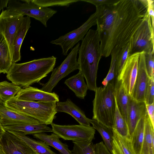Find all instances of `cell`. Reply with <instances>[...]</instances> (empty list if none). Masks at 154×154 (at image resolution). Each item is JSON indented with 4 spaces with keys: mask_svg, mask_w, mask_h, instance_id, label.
Masks as SVG:
<instances>
[{
    "mask_svg": "<svg viewBox=\"0 0 154 154\" xmlns=\"http://www.w3.org/2000/svg\"><path fill=\"white\" fill-rule=\"evenodd\" d=\"M32 135L34 138L54 147L61 154H72L71 151L69 149L68 146L61 141L59 137L53 133L51 134L45 133H40L34 134Z\"/></svg>",
    "mask_w": 154,
    "mask_h": 154,
    "instance_id": "cell-24",
    "label": "cell"
},
{
    "mask_svg": "<svg viewBox=\"0 0 154 154\" xmlns=\"http://www.w3.org/2000/svg\"><path fill=\"white\" fill-rule=\"evenodd\" d=\"M140 53L128 57L119 74L116 77L124 84L128 95L131 96L137 74Z\"/></svg>",
    "mask_w": 154,
    "mask_h": 154,
    "instance_id": "cell-12",
    "label": "cell"
},
{
    "mask_svg": "<svg viewBox=\"0 0 154 154\" xmlns=\"http://www.w3.org/2000/svg\"><path fill=\"white\" fill-rule=\"evenodd\" d=\"M113 137L112 154H134L132 148L130 139L122 136L112 128Z\"/></svg>",
    "mask_w": 154,
    "mask_h": 154,
    "instance_id": "cell-25",
    "label": "cell"
},
{
    "mask_svg": "<svg viewBox=\"0 0 154 154\" xmlns=\"http://www.w3.org/2000/svg\"><path fill=\"white\" fill-rule=\"evenodd\" d=\"M24 17L22 14L7 9L3 11L0 15V35L7 43L12 60L14 36Z\"/></svg>",
    "mask_w": 154,
    "mask_h": 154,
    "instance_id": "cell-11",
    "label": "cell"
},
{
    "mask_svg": "<svg viewBox=\"0 0 154 154\" xmlns=\"http://www.w3.org/2000/svg\"><path fill=\"white\" fill-rule=\"evenodd\" d=\"M80 44L78 42L72 49L66 58L61 64L52 72L50 77L45 83H40L42 86L40 89L44 91L51 93L53 88L62 79L71 72L79 69V66L77 60V56Z\"/></svg>",
    "mask_w": 154,
    "mask_h": 154,
    "instance_id": "cell-7",
    "label": "cell"
},
{
    "mask_svg": "<svg viewBox=\"0 0 154 154\" xmlns=\"http://www.w3.org/2000/svg\"><path fill=\"white\" fill-rule=\"evenodd\" d=\"M72 154H95L94 144L88 141H72Z\"/></svg>",
    "mask_w": 154,
    "mask_h": 154,
    "instance_id": "cell-33",
    "label": "cell"
},
{
    "mask_svg": "<svg viewBox=\"0 0 154 154\" xmlns=\"http://www.w3.org/2000/svg\"><path fill=\"white\" fill-rule=\"evenodd\" d=\"M147 1L148 3L147 12L149 16L151 18L152 26L154 27V1L152 0H147Z\"/></svg>",
    "mask_w": 154,
    "mask_h": 154,
    "instance_id": "cell-40",
    "label": "cell"
},
{
    "mask_svg": "<svg viewBox=\"0 0 154 154\" xmlns=\"http://www.w3.org/2000/svg\"><path fill=\"white\" fill-rule=\"evenodd\" d=\"M0 121L3 126L40 122L32 117L14 111L4 104H0Z\"/></svg>",
    "mask_w": 154,
    "mask_h": 154,
    "instance_id": "cell-17",
    "label": "cell"
},
{
    "mask_svg": "<svg viewBox=\"0 0 154 154\" xmlns=\"http://www.w3.org/2000/svg\"><path fill=\"white\" fill-rule=\"evenodd\" d=\"M147 0H118L96 7L97 29L102 57L129 42L147 13Z\"/></svg>",
    "mask_w": 154,
    "mask_h": 154,
    "instance_id": "cell-1",
    "label": "cell"
},
{
    "mask_svg": "<svg viewBox=\"0 0 154 154\" xmlns=\"http://www.w3.org/2000/svg\"><path fill=\"white\" fill-rule=\"evenodd\" d=\"M0 154H5L1 145H0Z\"/></svg>",
    "mask_w": 154,
    "mask_h": 154,
    "instance_id": "cell-44",
    "label": "cell"
},
{
    "mask_svg": "<svg viewBox=\"0 0 154 154\" xmlns=\"http://www.w3.org/2000/svg\"><path fill=\"white\" fill-rule=\"evenodd\" d=\"M39 6L48 7L50 6H60L68 7L72 4L80 0H32Z\"/></svg>",
    "mask_w": 154,
    "mask_h": 154,
    "instance_id": "cell-34",
    "label": "cell"
},
{
    "mask_svg": "<svg viewBox=\"0 0 154 154\" xmlns=\"http://www.w3.org/2000/svg\"><path fill=\"white\" fill-rule=\"evenodd\" d=\"M64 83L72 91L75 96L80 99H84L88 89L84 80V77L80 71L66 79Z\"/></svg>",
    "mask_w": 154,
    "mask_h": 154,
    "instance_id": "cell-23",
    "label": "cell"
},
{
    "mask_svg": "<svg viewBox=\"0 0 154 154\" xmlns=\"http://www.w3.org/2000/svg\"><path fill=\"white\" fill-rule=\"evenodd\" d=\"M121 48H115L111 52V62L110 68L108 73L102 82L103 86H106L111 81L113 80L117 75V60L119 52Z\"/></svg>",
    "mask_w": 154,
    "mask_h": 154,
    "instance_id": "cell-32",
    "label": "cell"
},
{
    "mask_svg": "<svg viewBox=\"0 0 154 154\" xmlns=\"http://www.w3.org/2000/svg\"><path fill=\"white\" fill-rule=\"evenodd\" d=\"M147 114L144 102H137L129 96L128 109L127 124L128 129V138L130 139L136 126L142 118Z\"/></svg>",
    "mask_w": 154,
    "mask_h": 154,
    "instance_id": "cell-16",
    "label": "cell"
},
{
    "mask_svg": "<svg viewBox=\"0 0 154 154\" xmlns=\"http://www.w3.org/2000/svg\"><path fill=\"white\" fill-rule=\"evenodd\" d=\"M114 95L116 104L121 115L127 120L129 95L122 82L117 77L115 82Z\"/></svg>",
    "mask_w": 154,
    "mask_h": 154,
    "instance_id": "cell-20",
    "label": "cell"
},
{
    "mask_svg": "<svg viewBox=\"0 0 154 154\" xmlns=\"http://www.w3.org/2000/svg\"><path fill=\"white\" fill-rule=\"evenodd\" d=\"M149 77L145 64V53H140L137 74L131 97L139 102H144V95Z\"/></svg>",
    "mask_w": 154,
    "mask_h": 154,
    "instance_id": "cell-13",
    "label": "cell"
},
{
    "mask_svg": "<svg viewBox=\"0 0 154 154\" xmlns=\"http://www.w3.org/2000/svg\"><path fill=\"white\" fill-rule=\"evenodd\" d=\"M95 154H112L102 141L94 144Z\"/></svg>",
    "mask_w": 154,
    "mask_h": 154,
    "instance_id": "cell-39",
    "label": "cell"
},
{
    "mask_svg": "<svg viewBox=\"0 0 154 154\" xmlns=\"http://www.w3.org/2000/svg\"><path fill=\"white\" fill-rule=\"evenodd\" d=\"M144 125L145 116L139 121L130 139L134 154H141L144 136Z\"/></svg>",
    "mask_w": 154,
    "mask_h": 154,
    "instance_id": "cell-27",
    "label": "cell"
},
{
    "mask_svg": "<svg viewBox=\"0 0 154 154\" xmlns=\"http://www.w3.org/2000/svg\"><path fill=\"white\" fill-rule=\"evenodd\" d=\"M21 88L7 81L0 82V95L4 103L14 97Z\"/></svg>",
    "mask_w": 154,
    "mask_h": 154,
    "instance_id": "cell-30",
    "label": "cell"
},
{
    "mask_svg": "<svg viewBox=\"0 0 154 154\" xmlns=\"http://www.w3.org/2000/svg\"><path fill=\"white\" fill-rule=\"evenodd\" d=\"M89 122L92 127L99 133L108 150L112 153L113 137L112 129L109 128L97 120L89 119Z\"/></svg>",
    "mask_w": 154,
    "mask_h": 154,
    "instance_id": "cell-29",
    "label": "cell"
},
{
    "mask_svg": "<svg viewBox=\"0 0 154 154\" xmlns=\"http://www.w3.org/2000/svg\"><path fill=\"white\" fill-rule=\"evenodd\" d=\"M1 145L5 154H36L23 141L7 131Z\"/></svg>",
    "mask_w": 154,
    "mask_h": 154,
    "instance_id": "cell-15",
    "label": "cell"
},
{
    "mask_svg": "<svg viewBox=\"0 0 154 154\" xmlns=\"http://www.w3.org/2000/svg\"><path fill=\"white\" fill-rule=\"evenodd\" d=\"M9 0H0V15L1 11L7 7Z\"/></svg>",
    "mask_w": 154,
    "mask_h": 154,
    "instance_id": "cell-42",
    "label": "cell"
},
{
    "mask_svg": "<svg viewBox=\"0 0 154 154\" xmlns=\"http://www.w3.org/2000/svg\"><path fill=\"white\" fill-rule=\"evenodd\" d=\"M154 27L147 12L129 42V57L143 52L145 53L151 52L154 53Z\"/></svg>",
    "mask_w": 154,
    "mask_h": 154,
    "instance_id": "cell-6",
    "label": "cell"
},
{
    "mask_svg": "<svg viewBox=\"0 0 154 154\" xmlns=\"http://www.w3.org/2000/svg\"><path fill=\"white\" fill-rule=\"evenodd\" d=\"M141 154H154V128L147 112L145 116L144 136Z\"/></svg>",
    "mask_w": 154,
    "mask_h": 154,
    "instance_id": "cell-26",
    "label": "cell"
},
{
    "mask_svg": "<svg viewBox=\"0 0 154 154\" xmlns=\"http://www.w3.org/2000/svg\"><path fill=\"white\" fill-rule=\"evenodd\" d=\"M6 131L0 121V145H1L3 137Z\"/></svg>",
    "mask_w": 154,
    "mask_h": 154,
    "instance_id": "cell-43",
    "label": "cell"
},
{
    "mask_svg": "<svg viewBox=\"0 0 154 154\" xmlns=\"http://www.w3.org/2000/svg\"><path fill=\"white\" fill-rule=\"evenodd\" d=\"M114 81L105 86L97 87L93 101L92 119L112 129L114 128L115 108Z\"/></svg>",
    "mask_w": 154,
    "mask_h": 154,
    "instance_id": "cell-4",
    "label": "cell"
},
{
    "mask_svg": "<svg viewBox=\"0 0 154 154\" xmlns=\"http://www.w3.org/2000/svg\"><path fill=\"white\" fill-rule=\"evenodd\" d=\"M23 141L36 154H58L52 151L45 142L41 140H36L27 136L22 132L7 131Z\"/></svg>",
    "mask_w": 154,
    "mask_h": 154,
    "instance_id": "cell-22",
    "label": "cell"
},
{
    "mask_svg": "<svg viewBox=\"0 0 154 154\" xmlns=\"http://www.w3.org/2000/svg\"><path fill=\"white\" fill-rule=\"evenodd\" d=\"M13 63L7 43L0 35V73L6 74Z\"/></svg>",
    "mask_w": 154,
    "mask_h": 154,
    "instance_id": "cell-28",
    "label": "cell"
},
{
    "mask_svg": "<svg viewBox=\"0 0 154 154\" xmlns=\"http://www.w3.org/2000/svg\"><path fill=\"white\" fill-rule=\"evenodd\" d=\"M7 9L16 11L23 16L34 18L39 21L45 27L50 18L57 11L48 7H41L32 0H9Z\"/></svg>",
    "mask_w": 154,
    "mask_h": 154,
    "instance_id": "cell-8",
    "label": "cell"
},
{
    "mask_svg": "<svg viewBox=\"0 0 154 154\" xmlns=\"http://www.w3.org/2000/svg\"><path fill=\"white\" fill-rule=\"evenodd\" d=\"M129 42L121 48L119 51L117 60V76L119 74L129 57Z\"/></svg>",
    "mask_w": 154,
    "mask_h": 154,
    "instance_id": "cell-35",
    "label": "cell"
},
{
    "mask_svg": "<svg viewBox=\"0 0 154 154\" xmlns=\"http://www.w3.org/2000/svg\"><path fill=\"white\" fill-rule=\"evenodd\" d=\"M4 128L6 131L20 132L23 133L26 135L45 132H52V128L49 127L47 125L41 122L4 126Z\"/></svg>",
    "mask_w": 154,
    "mask_h": 154,
    "instance_id": "cell-21",
    "label": "cell"
},
{
    "mask_svg": "<svg viewBox=\"0 0 154 154\" xmlns=\"http://www.w3.org/2000/svg\"><path fill=\"white\" fill-rule=\"evenodd\" d=\"M147 115L153 127L154 128V103L146 105Z\"/></svg>",
    "mask_w": 154,
    "mask_h": 154,
    "instance_id": "cell-41",
    "label": "cell"
},
{
    "mask_svg": "<svg viewBox=\"0 0 154 154\" xmlns=\"http://www.w3.org/2000/svg\"><path fill=\"white\" fill-rule=\"evenodd\" d=\"M114 128L118 134L122 136L128 137V129L127 124L125 120L120 112L116 99L115 108L114 114V128Z\"/></svg>",
    "mask_w": 154,
    "mask_h": 154,
    "instance_id": "cell-31",
    "label": "cell"
},
{
    "mask_svg": "<svg viewBox=\"0 0 154 154\" xmlns=\"http://www.w3.org/2000/svg\"><path fill=\"white\" fill-rule=\"evenodd\" d=\"M56 60L52 56L22 63H13L6 73V78L21 88L28 87L39 82L52 72Z\"/></svg>",
    "mask_w": 154,
    "mask_h": 154,
    "instance_id": "cell-2",
    "label": "cell"
},
{
    "mask_svg": "<svg viewBox=\"0 0 154 154\" xmlns=\"http://www.w3.org/2000/svg\"><path fill=\"white\" fill-rule=\"evenodd\" d=\"M31 23L30 17H24L16 31L13 45V61L16 63L21 60L20 50L23 41L29 28Z\"/></svg>",
    "mask_w": 154,
    "mask_h": 154,
    "instance_id": "cell-19",
    "label": "cell"
},
{
    "mask_svg": "<svg viewBox=\"0 0 154 154\" xmlns=\"http://www.w3.org/2000/svg\"><path fill=\"white\" fill-rule=\"evenodd\" d=\"M154 53L151 52L145 53V64L149 78L154 77Z\"/></svg>",
    "mask_w": 154,
    "mask_h": 154,
    "instance_id": "cell-37",
    "label": "cell"
},
{
    "mask_svg": "<svg viewBox=\"0 0 154 154\" xmlns=\"http://www.w3.org/2000/svg\"><path fill=\"white\" fill-rule=\"evenodd\" d=\"M56 102L20 100L14 97L4 103L6 107L47 125H51L57 113Z\"/></svg>",
    "mask_w": 154,
    "mask_h": 154,
    "instance_id": "cell-5",
    "label": "cell"
},
{
    "mask_svg": "<svg viewBox=\"0 0 154 154\" xmlns=\"http://www.w3.org/2000/svg\"><path fill=\"white\" fill-rule=\"evenodd\" d=\"M52 132L64 140L92 142L95 130L92 126L82 125H60L52 123Z\"/></svg>",
    "mask_w": 154,
    "mask_h": 154,
    "instance_id": "cell-10",
    "label": "cell"
},
{
    "mask_svg": "<svg viewBox=\"0 0 154 154\" xmlns=\"http://www.w3.org/2000/svg\"><path fill=\"white\" fill-rule=\"evenodd\" d=\"M146 105L152 104L154 102V77L149 78L146 88L144 95Z\"/></svg>",
    "mask_w": 154,
    "mask_h": 154,
    "instance_id": "cell-36",
    "label": "cell"
},
{
    "mask_svg": "<svg viewBox=\"0 0 154 154\" xmlns=\"http://www.w3.org/2000/svg\"><path fill=\"white\" fill-rule=\"evenodd\" d=\"M56 109L57 112H64L70 115L79 125L91 126L89 119L86 117L84 112L69 98L64 102H57Z\"/></svg>",
    "mask_w": 154,
    "mask_h": 154,
    "instance_id": "cell-18",
    "label": "cell"
},
{
    "mask_svg": "<svg viewBox=\"0 0 154 154\" xmlns=\"http://www.w3.org/2000/svg\"><path fill=\"white\" fill-rule=\"evenodd\" d=\"M1 73H0V74H1Z\"/></svg>",
    "mask_w": 154,
    "mask_h": 154,
    "instance_id": "cell-46",
    "label": "cell"
},
{
    "mask_svg": "<svg viewBox=\"0 0 154 154\" xmlns=\"http://www.w3.org/2000/svg\"><path fill=\"white\" fill-rule=\"evenodd\" d=\"M0 104L4 105V103L2 100L1 97L0 95Z\"/></svg>",
    "mask_w": 154,
    "mask_h": 154,
    "instance_id": "cell-45",
    "label": "cell"
},
{
    "mask_svg": "<svg viewBox=\"0 0 154 154\" xmlns=\"http://www.w3.org/2000/svg\"><path fill=\"white\" fill-rule=\"evenodd\" d=\"M97 13L92 14L88 20L77 29L52 40L51 43L60 46L62 54L66 56L69 50L84 38L90 28L97 25Z\"/></svg>",
    "mask_w": 154,
    "mask_h": 154,
    "instance_id": "cell-9",
    "label": "cell"
},
{
    "mask_svg": "<svg viewBox=\"0 0 154 154\" xmlns=\"http://www.w3.org/2000/svg\"><path fill=\"white\" fill-rule=\"evenodd\" d=\"M78 54L79 71L85 78L88 89L95 91L98 65L102 57L97 30H89L82 40Z\"/></svg>",
    "mask_w": 154,
    "mask_h": 154,
    "instance_id": "cell-3",
    "label": "cell"
},
{
    "mask_svg": "<svg viewBox=\"0 0 154 154\" xmlns=\"http://www.w3.org/2000/svg\"><path fill=\"white\" fill-rule=\"evenodd\" d=\"M117 1L118 0H80V1L86 2L92 4L96 7L112 4Z\"/></svg>",
    "mask_w": 154,
    "mask_h": 154,
    "instance_id": "cell-38",
    "label": "cell"
},
{
    "mask_svg": "<svg viewBox=\"0 0 154 154\" xmlns=\"http://www.w3.org/2000/svg\"><path fill=\"white\" fill-rule=\"evenodd\" d=\"M20 100L45 102H56L59 101L58 96L55 92L48 93L36 88L29 86L21 88L15 96Z\"/></svg>",
    "mask_w": 154,
    "mask_h": 154,
    "instance_id": "cell-14",
    "label": "cell"
}]
</instances>
